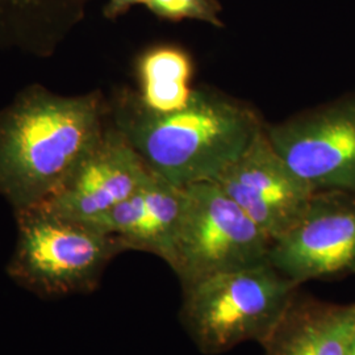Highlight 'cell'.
Listing matches in <instances>:
<instances>
[{
    "mask_svg": "<svg viewBox=\"0 0 355 355\" xmlns=\"http://www.w3.org/2000/svg\"><path fill=\"white\" fill-rule=\"evenodd\" d=\"M102 94L62 96L24 89L0 112V196L15 214L38 208L64 187L108 127Z\"/></svg>",
    "mask_w": 355,
    "mask_h": 355,
    "instance_id": "1",
    "label": "cell"
},
{
    "mask_svg": "<svg viewBox=\"0 0 355 355\" xmlns=\"http://www.w3.org/2000/svg\"><path fill=\"white\" fill-rule=\"evenodd\" d=\"M110 120L152 173L182 189L215 182L263 130L252 108L202 89H193L183 108L166 114L123 91L110 105Z\"/></svg>",
    "mask_w": 355,
    "mask_h": 355,
    "instance_id": "2",
    "label": "cell"
},
{
    "mask_svg": "<svg viewBox=\"0 0 355 355\" xmlns=\"http://www.w3.org/2000/svg\"><path fill=\"white\" fill-rule=\"evenodd\" d=\"M299 284L270 261L216 274L183 288L180 320L207 355L266 341L297 296Z\"/></svg>",
    "mask_w": 355,
    "mask_h": 355,
    "instance_id": "3",
    "label": "cell"
},
{
    "mask_svg": "<svg viewBox=\"0 0 355 355\" xmlns=\"http://www.w3.org/2000/svg\"><path fill=\"white\" fill-rule=\"evenodd\" d=\"M15 215L17 239L7 274L40 297L95 291L105 267L125 252L114 236L86 223L41 209Z\"/></svg>",
    "mask_w": 355,
    "mask_h": 355,
    "instance_id": "4",
    "label": "cell"
},
{
    "mask_svg": "<svg viewBox=\"0 0 355 355\" xmlns=\"http://www.w3.org/2000/svg\"><path fill=\"white\" fill-rule=\"evenodd\" d=\"M272 242L215 182L184 187L170 263L182 287L268 261Z\"/></svg>",
    "mask_w": 355,
    "mask_h": 355,
    "instance_id": "5",
    "label": "cell"
},
{
    "mask_svg": "<svg viewBox=\"0 0 355 355\" xmlns=\"http://www.w3.org/2000/svg\"><path fill=\"white\" fill-rule=\"evenodd\" d=\"M266 133L315 192H355V99L296 116Z\"/></svg>",
    "mask_w": 355,
    "mask_h": 355,
    "instance_id": "6",
    "label": "cell"
},
{
    "mask_svg": "<svg viewBox=\"0 0 355 355\" xmlns=\"http://www.w3.org/2000/svg\"><path fill=\"white\" fill-rule=\"evenodd\" d=\"M215 183L271 242L299 221L318 193L275 150L265 128Z\"/></svg>",
    "mask_w": 355,
    "mask_h": 355,
    "instance_id": "7",
    "label": "cell"
},
{
    "mask_svg": "<svg viewBox=\"0 0 355 355\" xmlns=\"http://www.w3.org/2000/svg\"><path fill=\"white\" fill-rule=\"evenodd\" d=\"M268 261L297 284L355 272V200L318 192Z\"/></svg>",
    "mask_w": 355,
    "mask_h": 355,
    "instance_id": "8",
    "label": "cell"
},
{
    "mask_svg": "<svg viewBox=\"0 0 355 355\" xmlns=\"http://www.w3.org/2000/svg\"><path fill=\"white\" fill-rule=\"evenodd\" d=\"M150 173L125 136L110 123L64 187L35 209L92 224L139 190Z\"/></svg>",
    "mask_w": 355,
    "mask_h": 355,
    "instance_id": "9",
    "label": "cell"
},
{
    "mask_svg": "<svg viewBox=\"0 0 355 355\" xmlns=\"http://www.w3.org/2000/svg\"><path fill=\"white\" fill-rule=\"evenodd\" d=\"M184 205V189L150 173L123 203L89 224L114 236L124 250L154 254L170 266Z\"/></svg>",
    "mask_w": 355,
    "mask_h": 355,
    "instance_id": "10",
    "label": "cell"
},
{
    "mask_svg": "<svg viewBox=\"0 0 355 355\" xmlns=\"http://www.w3.org/2000/svg\"><path fill=\"white\" fill-rule=\"evenodd\" d=\"M354 337L355 304L296 296L262 346L265 355H350Z\"/></svg>",
    "mask_w": 355,
    "mask_h": 355,
    "instance_id": "11",
    "label": "cell"
},
{
    "mask_svg": "<svg viewBox=\"0 0 355 355\" xmlns=\"http://www.w3.org/2000/svg\"><path fill=\"white\" fill-rule=\"evenodd\" d=\"M91 0H0V48L51 57L85 19Z\"/></svg>",
    "mask_w": 355,
    "mask_h": 355,
    "instance_id": "12",
    "label": "cell"
},
{
    "mask_svg": "<svg viewBox=\"0 0 355 355\" xmlns=\"http://www.w3.org/2000/svg\"><path fill=\"white\" fill-rule=\"evenodd\" d=\"M140 102L153 112H173L183 108L191 89L190 57L178 48L158 46L144 53L137 64Z\"/></svg>",
    "mask_w": 355,
    "mask_h": 355,
    "instance_id": "13",
    "label": "cell"
},
{
    "mask_svg": "<svg viewBox=\"0 0 355 355\" xmlns=\"http://www.w3.org/2000/svg\"><path fill=\"white\" fill-rule=\"evenodd\" d=\"M145 6L159 17L168 20L192 19L221 26L220 6L216 0H149Z\"/></svg>",
    "mask_w": 355,
    "mask_h": 355,
    "instance_id": "14",
    "label": "cell"
},
{
    "mask_svg": "<svg viewBox=\"0 0 355 355\" xmlns=\"http://www.w3.org/2000/svg\"><path fill=\"white\" fill-rule=\"evenodd\" d=\"M149 0H108L104 16L108 19H117L119 16L124 15L128 10H130L136 4H146Z\"/></svg>",
    "mask_w": 355,
    "mask_h": 355,
    "instance_id": "15",
    "label": "cell"
},
{
    "mask_svg": "<svg viewBox=\"0 0 355 355\" xmlns=\"http://www.w3.org/2000/svg\"><path fill=\"white\" fill-rule=\"evenodd\" d=\"M350 355H355V337L354 341H353V346H352V352H350Z\"/></svg>",
    "mask_w": 355,
    "mask_h": 355,
    "instance_id": "16",
    "label": "cell"
}]
</instances>
